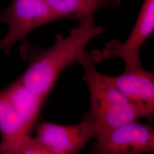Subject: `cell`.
Masks as SVG:
<instances>
[{"mask_svg": "<svg viewBox=\"0 0 154 154\" xmlns=\"http://www.w3.org/2000/svg\"><path fill=\"white\" fill-rule=\"evenodd\" d=\"M79 22L67 36L57 34L54 44L49 48L37 47L28 40L21 42L20 53L28 67L18 79L33 93L46 99L62 73L79 64L88 51L86 46L106 29L95 24L94 17Z\"/></svg>", "mask_w": 154, "mask_h": 154, "instance_id": "cell-1", "label": "cell"}, {"mask_svg": "<svg viewBox=\"0 0 154 154\" xmlns=\"http://www.w3.org/2000/svg\"><path fill=\"white\" fill-rule=\"evenodd\" d=\"M102 60L99 50H88L79 62L90 94L88 111L96 122L98 135L144 118L143 113L107 79L106 75L97 70L96 65Z\"/></svg>", "mask_w": 154, "mask_h": 154, "instance_id": "cell-2", "label": "cell"}, {"mask_svg": "<svg viewBox=\"0 0 154 154\" xmlns=\"http://www.w3.org/2000/svg\"><path fill=\"white\" fill-rule=\"evenodd\" d=\"M57 21L45 0H12L0 13V22L8 26V32L0 40V50L9 54L12 47L34 29Z\"/></svg>", "mask_w": 154, "mask_h": 154, "instance_id": "cell-3", "label": "cell"}, {"mask_svg": "<svg viewBox=\"0 0 154 154\" xmlns=\"http://www.w3.org/2000/svg\"><path fill=\"white\" fill-rule=\"evenodd\" d=\"M36 138L49 154H75L98 135L95 119L87 111L82 120L73 125L43 122L37 127Z\"/></svg>", "mask_w": 154, "mask_h": 154, "instance_id": "cell-4", "label": "cell"}, {"mask_svg": "<svg viewBox=\"0 0 154 154\" xmlns=\"http://www.w3.org/2000/svg\"><path fill=\"white\" fill-rule=\"evenodd\" d=\"M91 153L140 154L154 152V128L130 122L99 134Z\"/></svg>", "mask_w": 154, "mask_h": 154, "instance_id": "cell-5", "label": "cell"}, {"mask_svg": "<svg viewBox=\"0 0 154 154\" xmlns=\"http://www.w3.org/2000/svg\"><path fill=\"white\" fill-rule=\"evenodd\" d=\"M154 31V0H144L128 38L123 42L117 39L108 41L101 52L103 59L120 58L124 62L126 70L142 67L140 50Z\"/></svg>", "mask_w": 154, "mask_h": 154, "instance_id": "cell-6", "label": "cell"}, {"mask_svg": "<svg viewBox=\"0 0 154 154\" xmlns=\"http://www.w3.org/2000/svg\"><path fill=\"white\" fill-rule=\"evenodd\" d=\"M107 79L127 99L135 105L144 118L151 119L154 114V72L143 67L125 70L121 74Z\"/></svg>", "mask_w": 154, "mask_h": 154, "instance_id": "cell-7", "label": "cell"}, {"mask_svg": "<svg viewBox=\"0 0 154 154\" xmlns=\"http://www.w3.org/2000/svg\"><path fill=\"white\" fill-rule=\"evenodd\" d=\"M2 90L30 134L37 123L46 99L33 93L18 79Z\"/></svg>", "mask_w": 154, "mask_h": 154, "instance_id": "cell-8", "label": "cell"}, {"mask_svg": "<svg viewBox=\"0 0 154 154\" xmlns=\"http://www.w3.org/2000/svg\"><path fill=\"white\" fill-rule=\"evenodd\" d=\"M57 20L72 19L78 21L94 17L103 8L116 9L121 0H45Z\"/></svg>", "mask_w": 154, "mask_h": 154, "instance_id": "cell-9", "label": "cell"}, {"mask_svg": "<svg viewBox=\"0 0 154 154\" xmlns=\"http://www.w3.org/2000/svg\"><path fill=\"white\" fill-rule=\"evenodd\" d=\"M0 134L1 140L30 134L3 90H0Z\"/></svg>", "mask_w": 154, "mask_h": 154, "instance_id": "cell-10", "label": "cell"}, {"mask_svg": "<svg viewBox=\"0 0 154 154\" xmlns=\"http://www.w3.org/2000/svg\"><path fill=\"white\" fill-rule=\"evenodd\" d=\"M0 154H49V152L37 138L27 134L1 140Z\"/></svg>", "mask_w": 154, "mask_h": 154, "instance_id": "cell-11", "label": "cell"}]
</instances>
